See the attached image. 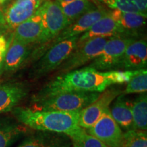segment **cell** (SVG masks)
<instances>
[{
    "instance_id": "cell-1",
    "label": "cell",
    "mask_w": 147,
    "mask_h": 147,
    "mask_svg": "<svg viewBox=\"0 0 147 147\" xmlns=\"http://www.w3.org/2000/svg\"><path fill=\"white\" fill-rule=\"evenodd\" d=\"M137 70L102 71L90 67L59 74L32 97L34 102L51 95L69 91L98 92L117 84L127 83Z\"/></svg>"
},
{
    "instance_id": "cell-2",
    "label": "cell",
    "mask_w": 147,
    "mask_h": 147,
    "mask_svg": "<svg viewBox=\"0 0 147 147\" xmlns=\"http://www.w3.org/2000/svg\"><path fill=\"white\" fill-rule=\"evenodd\" d=\"M12 112L18 122L37 131L68 136L79 127L80 111H45L16 106Z\"/></svg>"
},
{
    "instance_id": "cell-3",
    "label": "cell",
    "mask_w": 147,
    "mask_h": 147,
    "mask_svg": "<svg viewBox=\"0 0 147 147\" xmlns=\"http://www.w3.org/2000/svg\"><path fill=\"white\" fill-rule=\"evenodd\" d=\"M98 92H62L32 102L35 110L45 111H80L95 101Z\"/></svg>"
},
{
    "instance_id": "cell-4",
    "label": "cell",
    "mask_w": 147,
    "mask_h": 147,
    "mask_svg": "<svg viewBox=\"0 0 147 147\" xmlns=\"http://www.w3.org/2000/svg\"><path fill=\"white\" fill-rule=\"evenodd\" d=\"M78 38L77 36L64 40L49 48L33 66L32 78H40L57 69L76 49Z\"/></svg>"
},
{
    "instance_id": "cell-5",
    "label": "cell",
    "mask_w": 147,
    "mask_h": 147,
    "mask_svg": "<svg viewBox=\"0 0 147 147\" xmlns=\"http://www.w3.org/2000/svg\"><path fill=\"white\" fill-rule=\"evenodd\" d=\"M108 12L109 11L104 9L97 8L95 10L83 14L63 29L51 42L45 45L40 46L38 49L33 51L30 55L31 59L34 61H37L53 45L68 38L81 36L82 34L87 32L95 22L107 14Z\"/></svg>"
},
{
    "instance_id": "cell-6",
    "label": "cell",
    "mask_w": 147,
    "mask_h": 147,
    "mask_svg": "<svg viewBox=\"0 0 147 147\" xmlns=\"http://www.w3.org/2000/svg\"><path fill=\"white\" fill-rule=\"evenodd\" d=\"M38 10L43 26V37L40 46L49 43L71 23L56 0H44Z\"/></svg>"
},
{
    "instance_id": "cell-7",
    "label": "cell",
    "mask_w": 147,
    "mask_h": 147,
    "mask_svg": "<svg viewBox=\"0 0 147 147\" xmlns=\"http://www.w3.org/2000/svg\"><path fill=\"white\" fill-rule=\"evenodd\" d=\"M134 40L136 39L125 37H111L100 55L92 61L88 67L102 71L117 70L127 47Z\"/></svg>"
},
{
    "instance_id": "cell-8",
    "label": "cell",
    "mask_w": 147,
    "mask_h": 147,
    "mask_svg": "<svg viewBox=\"0 0 147 147\" xmlns=\"http://www.w3.org/2000/svg\"><path fill=\"white\" fill-rule=\"evenodd\" d=\"M113 37V36H112ZM111 37H100L89 40L77 46L70 56L57 69L59 74L79 68L98 57Z\"/></svg>"
},
{
    "instance_id": "cell-9",
    "label": "cell",
    "mask_w": 147,
    "mask_h": 147,
    "mask_svg": "<svg viewBox=\"0 0 147 147\" xmlns=\"http://www.w3.org/2000/svg\"><path fill=\"white\" fill-rule=\"evenodd\" d=\"M86 131L100 140L108 147H123L124 133L112 117L110 108Z\"/></svg>"
},
{
    "instance_id": "cell-10",
    "label": "cell",
    "mask_w": 147,
    "mask_h": 147,
    "mask_svg": "<svg viewBox=\"0 0 147 147\" xmlns=\"http://www.w3.org/2000/svg\"><path fill=\"white\" fill-rule=\"evenodd\" d=\"M123 91L117 87H108L100 93L96 100L80 111L78 125L88 129L94 125L100 118L103 113L109 108L115 98Z\"/></svg>"
},
{
    "instance_id": "cell-11",
    "label": "cell",
    "mask_w": 147,
    "mask_h": 147,
    "mask_svg": "<svg viewBox=\"0 0 147 147\" xmlns=\"http://www.w3.org/2000/svg\"><path fill=\"white\" fill-rule=\"evenodd\" d=\"M110 14L117 21V36L138 40L146 28L147 16L118 10L110 11Z\"/></svg>"
},
{
    "instance_id": "cell-12",
    "label": "cell",
    "mask_w": 147,
    "mask_h": 147,
    "mask_svg": "<svg viewBox=\"0 0 147 147\" xmlns=\"http://www.w3.org/2000/svg\"><path fill=\"white\" fill-rule=\"evenodd\" d=\"M147 42L146 38L134 40L128 45L117 69L134 71L146 69Z\"/></svg>"
},
{
    "instance_id": "cell-13",
    "label": "cell",
    "mask_w": 147,
    "mask_h": 147,
    "mask_svg": "<svg viewBox=\"0 0 147 147\" xmlns=\"http://www.w3.org/2000/svg\"><path fill=\"white\" fill-rule=\"evenodd\" d=\"M44 0H15L4 14L5 24L15 29L34 14Z\"/></svg>"
},
{
    "instance_id": "cell-14",
    "label": "cell",
    "mask_w": 147,
    "mask_h": 147,
    "mask_svg": "<svg viewBox=\"0 0 147 147\" xmlns=\"http://www.w3.org/2000/svg\"><path fill=\"white\" fill-rule=\"evenodd\" d=\"M43 37V26L38 10L30 18L18 25L14 29L12 39L27 45L41 42Z\"/></svg>"
},
{
    "instance_id": "cell-15",
    "label": "cell",
    "mask_w": 147,
    "mask_h": 147,
    "mask_svg": "<svg viewBox=\"0 0 147 147\" xmlns=\"http://www.w3.org/2000/svg\"><path fill=\"white\" fill-rule=\"evenodd\" d=\"M24 83L10 82L0 84V114L12 111L28 95Z\"/></svg>"
},
{
    "instance_id": "cell-16",
    "label": "cell",
    "mask_w": 147,
    "mask_h": 147,
    "mask_svg": "<svg viewBox=\"0 0 147 147\" xmlns=\"http://www.w3.org/2000/svg\"><path fill=\"white\" fill-rule=\"evenodd\" d=\"M33 51L32 45H27L12 39L5 56L3 71L13 73L23 65L30 57Z\"/></svg>"
},
{
    "instance_id": "cell-17",
    "label": "cell",
    "mask_w": 147,
    "mask_h": 147,
    "mask_svg": "<svg viewBox=\"0 0 147 147\" xmlns=\"http://www.w3.org/2000/svg\"><path fill=\"white\" fill-rule=\"evenodd\" d=\"M112 36H117V23L110 15L109 11L107 14L95 22L87 32L79 36L78 45L93 38Z\"/></svg>"
},
{
    "instance_id": "cell-18",
    "label": "cell",
    "mask_w": 147,
    "mask_h": 147,
    "mask_svg": "<svg viewBox=\"0 0 147 147\" xmlns=\"http://www.w3.org/2000/svg\"><path fill=\"white\" fill-rule=\"evenodd\" d=\"M113 102L110 111L114 120L125 131L134 129L131 105L128 104L125 95L122 93Z\"/></svg>"
},
{
    "instance_id": "cell-19",
    "label": "cell",
    "mask_w": 147,
    "mask_h": 147,
    "mask_svg": "<svg viewBox=\"0 0 147 147\" xmlns=\"http://www.w3.org/2000/svg\"><path fill=\"white\" fill-rule=\"evenodd\" d=\"M27 131L25 126L10 119L0 120V147H10Z\"/></svg>"
},
{
    "instance_id": "cell-20",
    "label": "cell",
    "mask_w": 147,
    "mask_h": 147,
    "mask_svg": "<svg viewBox=\"0 0 147 147\" xmlns=\"http://www.w3.org/2000/svg\"><path fill=\"white\" fill-rule=\"evenodd\" d=\"M18 147H66L63 139L41 131L27 138Z\"/></svg>"
},
{
    "instance_id": "cell-21",
    "label": "cell",
    "mask_w": 147,
    "mask_h": 147,
    "mask_svg": "<svg viewBox=\"0 0 147 147\" xmlns=\"http://www.w3.org/2000/svg\"><path fill=\"white\" fill-rule=\"evenodd\" d=\"M134 129L146 131L147 129V95L141 93L131 105Z\"/></svg>"
},
{
    "instance_id": "cell-22",
    "label": "cell",
    "mask_w": 147,
    "mask_h": 147,
    "mask_svg": "<svg viewBox=\"0 0 147 147\" xmlns=\"http://www.w3.org/2000/svg\"><path fill=\"white\" fill-rule=\"evenodd\" d=\"M59 4L63 13L71 23L76 21L83 14L97 8L91 0H74L71 2Z\"/></svg>"
},
{
    "instance_id": "cell-23",
    "label": "cell",
    "mask_w": 147,
    "mask_h": 147,
    "mask_svg": "<svg viewBox=\"0 0 147 147\" xmlns=\"http://www.w3.org/2000/svg\"><path fill=\"white\" fill-rule=\"evenodd\" d=\"M68 136L70 138L74 147H108L100 140L90 135L84 128L79 126Z\"/></svg>"
},
{
    "instance_id": "cell-24",
    "label": "cell",
    "mask_w": 147,
    "mask_h": 147,
    "mask_svg": "<svg viewBox=\"0 0 147 147\" xmlns=\"http://www.w3.org/2000/svg\"><path fill=\"white\" fill-rule=\"evenodd\" d=\"M147 91V71L146 69H138L127 82L123 94L142 93Z\"/></svg>"
},
{
    "instance_id": "cell-25",
    "label": "cell",
    "mask_w": 147,
    "mask_h": 147,
    "mask_svg": "<svg viewBox=\"0 0 147 147\" xmlns=\"http://www.w3.org/2000/svg\"><path fill=\"white\" fill-rule=\"evenodd\" d=\"M123 147H147L146 131L132 129L125 132Z\"/></svg>"
},
{
    "instance_id": "cell-26",
    "label": "cell",
    "mask_w": 147,
    "mask_h": 147,
    "mask_svg": "<svg viewBox=\"0 0 147 147\" xmlns=\"http://www.w3.org/2000/svg\"><path fill=\"white\" fill-rule=\"evenodd\" d=\"M113 9L123 12L140 13L133 0H115Z\"/></svg>"
},
{
    "instance_id": "cell-27",
    "label": "cell",
    "mask_w": 147,
    "mask_h": 147,
    "mask_svg": "<svg viewBox=\"0 0 147 147\" xmlns=\"http://www.w3.org/2000/svg\"><path fill=\"white\" fill-rule=\"evenodd\" d=\"M11 40H12V38L10 41H8L3 34L0 36V74L3 71L5 56Z\"/></svg>"
},
{
    "instance_id": "cell-28",
    "label": "cell",
    "mask_w": 147,
    "mask_h": 147,
    "mask_svg": "<svg viewBox=\"0 0 147 147\" xmlns=\"http://www.w3.org/2000/svg\"><path fill=\"white\" fill-rule=\"evenodd\" d=\"M140 12L147 16V0H133Z\"/></svg>"
},
{
    "instance_id": "cell-29",
    "label": "cell",
    "mask_w": 147,
    "mask_h": 147,
    "mask_svg": "<svg viewBox=\"0 0 147 147\" xmlns=\"http://www.w3.org/2000/svg\"><path fill=\"white\" fill-rule=\"evenodd\" d=\"M5 25V18L4 14L1 10H0V27Z\"/></svg>"
},
{
    "instance_id": "cell-30",
    "label": "cell",
    "mask_w": 147,
    "mask_h": 147,
    "mask_svg": "<svg viewBox=\"0 0 147 147\" xmlns=\"http://www.w3.org/2000/svg\"><path fill=\"white\" fill-rule=\"evenodd\" d=\"M56 1H58L59 3H65L71 2V1H74V0H56Z\"/></svg>"
},
{
    "instance_id": "cell-31",
    "label": "cell",
    "mask_w": 147,
    "mask_h": 147,
    "mask_svg": "<svg viewBox=\"0 0 147 147\" xmlns=\"http://www.w3.org/2000/svg\"><path fill=\"white\" fill-rule=\"evenodd\" d=\"M4 29H3V26H1V27H0V36H1V35H2L3 34V32H4Z\"/></svg>"
},
{
    "instance_id": "cell-32",
    "label": "cell",
    "mask_w": 147,
    "mask_h": 147,
    "mask_svg": "<svg viewBox=\"0 0 147 147\" xmlns=\"http://www.w3.org/2000/svg\"><path fill=\"white\" fill-rule=\"evenodd\" d=\"M7 1L8 0H0V4H3V3H4Z\"/></svg>"
},
{
    "instance_id": "cell-33",
    "label": "cell",
    "mask_w": 147,
    "mask_h": 147,
    "mask_svg": "<svg viewBox=\"0 0 147 147\" xmlns=\"http://www.w3.org/2000/svg\"><path fill=\"white\" fill-rule=\"evenodd\" d=\"M94 1H95V0H94Z\"/></svg>"
}]
</instances>
